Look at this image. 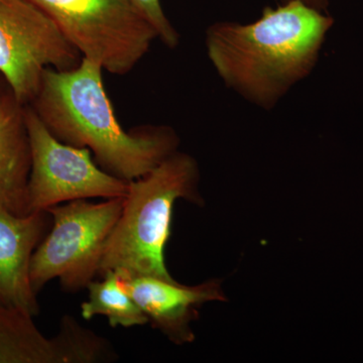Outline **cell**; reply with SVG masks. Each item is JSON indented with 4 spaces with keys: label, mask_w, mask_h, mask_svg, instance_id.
I'll return each instance as SVG.
<instances>
[{
    "label": "cell",
    "mask_w": 363,
    "mask_h": 363,
    "mask_svg": "<svg viewBox=\"0 0 363 363\" xmlns=\"http://www.w3.org/2000/svg\"><path fill=\"white\" fill-rule=\"evenodd\" d=\"M334 20L300 1L264 7L250 23L216 21L205 33L208 59L227 88L272 111L311 75Z\"/></svg>",
    "instance_id": "1"
},
{
    "label": "cell",
    "mask_w": 363,
    "mask_h": 363,
    "mask_svg": "<svg viewBox=\"0 0 363 363\" xmlns=\"http://www.w3.org/2000/svg\"><path fill=\"white\" fill-rule=\"evenodd\" d=\"M104 72L86 58L72 70L47 69L28 105L55 138L90 150L107 173L126 182L136 180L176 152L180 138L168 125L124 130L105 90Z\"/></svg>",
    "instance_id": "2"
},
{
    "label": "cell",
    "mask_w": 363,
    "mask_h": 363,
    "mask_svg": "<svg viewBox=\"0 0 363 363\" xmlns=\"http://www.w3.org/2000/svg\"><path fill=\"white\" fill-rule=\"evenodd\" d=\"M200 172L190 155L177 150L147 175L128 182L123 211L104 245L98 276L152 277L175 281L164 262L174 206L179 199L202 205Z\"/></svg>",
    "instance_id": "3"
},
{
    "label": "cell",
    "mask_w": 363,
    "mask_h": 363,
    "mask_svg": "<svg viewBox=\"0 0 363 363\" xmlns=\"http://www.w3.org/2000/svg\"><path fill=\"white\" fill-rule=\"evenodd\" d=\"M123 200H75L47 210L52 226L30 262V281L35 293L54 279H59L67 292L87 288L98 276L105 243L123 211Z\"/></svg>",
    "instance_id": "4"
},
{
    "label": "cell",
    "mask_w": 363,
    "mask_h": 363,
    "mask_svg": "<svg viewBox=\"0 0 363 363\" xmlns=\"http://www.w3.org/2000/svg\"><path fill=\"white\" fill-rule=\"evenodd\" d=\"M45 11L83 58L113 75L130 73L157 33L130 0H30Z\"/></svg>",
    "instance_id": "5"
},
{
    "label": "cell",
    "mask_w": 363,
    "mask_h": 363,
    "mask_svg": "<svg viewBox=\"0 0 363 363\" xmlns=\"http://www.w3.org/2000/svg\"><path fill=\"white\" fill-rule=\"evenodd\" d=\"M23 116L30 150L28 185L30 213L75 200L124 197L128 182L107 173L84 147L67 145L45 128L30 105Z\"/></svg>",
    "instance_id": "6"
},
{
    "label": "cell",
    "mask_w": 363,
    "mask_h": 363,
    "mask_svg": "<svg viewBox=\"0 0 363 363\" xmlns=\"http://www.w3.org/2000/svg\"><path fill=\"white\" fill-rule=\"evenodd\" d=\"M83 57L30 0H0V75L18 104L37 95L47 69L72 70Z\"/></svg>",
    "instance_id": "7"
},
{
    "label": "cell",
    "mask_w": 363,
    "mask_h": 363,
    "mask_svg": "<svg viewBox=\"0 0 363 363\" xmlns=\"http://www.w3.org/2000/svg\"><path fill=\"white\" fill-rule=\"evenodd\" d=\"M33 316L0 305V363L111 362L118 355L111 342L65 315L60 330L45 337Z\"/></svg>",
    "instance_id": "8"
},
{
    "label": "cell",
    "mask_w": 363,
    "mask_h": 363,
    "mask_svg": "<svg viewBox=\"0 0 363 363\" xmlns=\"http://www.w3.org/2000/svg\"><path fill=\"white\" fill-rule=\"evenodd\" d=\"M121 279L126 292L149 318L152 328L177 345L195 340L191 324L197 319L203 305L226 300L217 279L198 286H183L177 281L152 277Z\"/></svg>",
    "instance_id": "9"
},
{
    "label": "cell",
    "mask_w": 363,
    "mask_h": 363,
    "mask_svg": "<svg viewBox=\"0 0 363 363\" xmlns=\"http://www.w3.org/2000/svg\"><path fill=\"white\" fill-rule=\"evenodd\" d=\"M51 226L48 211L18 215L0 207V305L33 317L39 315L37 293L30 281V262Z\"/></svg>",
    "instance_id": "10"
},
{
    "label": "cell",
    "mask_w": 363,
    "mask_h": 363,
    "mask_svg": "<svg viewBox=\"0 0 363 363\" xmlns=\"http://www.w3.org/2000/svg\"><path fill=\"white\" fill-rule=\"evenodd\" d=\"M30 150L23 105L7 91L0 96V207L18 215L30 213Z\"/></svg>",
    "instance_id": "11"
},
{
    "label": "cell",
    "mask_w": 363,
    "mask_h": 363,
    "mask_svg": "<svg viewBox=\"0 0 363 363\" xmlns=\"http://www.w3.org/2000/svg\"><path fill=\"white\" fill-rule=\"evenodd\" d=\"M100 278L101 281L93 279L86 288L88 298L81 305L83 319L89 321L101 315L108 319L112 328H131L149 323V318L126 292L117 272H108Z\"/></svg>",
    "instance_id": "12"
},
{
    "label": "cell",
    "mask_w": 363,
    "mask_h": 363,
    "mask_svg": "<svg viewBox=\"0 0 363 363\" xmlns=\"http://www.w3.org/2000/svg\"><path fill=\"white\" fill-rule=\"evenodd\" d=\"M157 33V39L169 49H176L180 44V33L169 20L162 9L161 0H130Z\"/></svg>",
    "instance_id": "13"
},
{
    "label": "cell",
    "mask_w": 363,
    "mask_h": 363,
    "mask_svg": "<svg viewBox=\"0 0 363 363\" xmlns=\"http://www.w3.org/2000/svg\"><path fill=\"white\" fill-rule=\"evenodd\" d=\"M281 1H300L303 2V4H307V6L313 7V9H318V11H326L327 9H328L330 0H281Z\"/></svg>",
    "instance_id": "14"
}]
</instances>
